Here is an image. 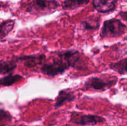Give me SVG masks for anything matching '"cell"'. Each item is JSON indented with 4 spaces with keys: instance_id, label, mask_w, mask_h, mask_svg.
I'll return each mask as SVG.
<instances>
[{
    "instance_id": "30bf717a",
    "label": "cell",
    "mask_w": 127,
    "mask_h": 126,
    "mask_svg": "<svg viewBox=\"0 0 127 126\" xmlns=\"http://www.w3.org/2000/svg\"><path fill=\"white\" fill-rule=\"evenodd\" d=\"M89 1L90 0H65L62 3V8L64 10H74L86 6Z\"/></svg>"
},
{
    "instance_id": "8fae6325",
    "label": "cell",
    "mask_w": 127,
    "mask_h": 126,
    "mask_svg": "<svg viewBox=\"0 0 127 126\" xmlns=\"http://www.w3.org/2000/svg\"><path fill=\"white\" fill-rule=\"evenodd\" d=\"M17 67V63L14 59L0 62V75L8 74L12 72Z\"/></svg>"
},
{
    "instance_id": "4fadbf2b",
    "label": "cell",
    "mask_w": 127,
    "mask_h": 126,
    "mask_svg": "<svg viewBox=\"0 0 127 126\" xmlns=\"http://www.w3.org/2000/svg\"><path fill=\"white\" fill-rule=\"evenodd\" d=\"M127 60L126 58L116 63H112L109 64V67L114 71L122 75H125L127 73Z\"/></svg>"
},
{
    "instance_id": "5bb4252c",
    "label": "cell",
    "mask_w": 127,
    "mask_h": 126,
    "mask_svg": "<svg viewBox=\"0 0 127 126\" xmlns=\"http://www.w3.org/2000/svg\"><path fill=\"white\" fill-rule=\"evenodd\" d=\"M81 25L85 30H95L100 26V21L97 19H88L83 21Z\"/></svg>"
},
{
    "instance_id": "277c9868",
    "label": "cell",
    "mask_w": 127,
    "mask_h": 126,
    "mask_svg": "<svg viewBox=\"0 0 127 126\" xmlns=\"http://www.w3.org/2000/svg\"><path fill=\"white\" fill-rule=\"evenodd\" d=\"M105 119L101 116L94 114H84L81 112H71L70 122L81 126H95L97 124L104 123Z\"/></svg>"
},
{
    "instance_id": "7c38bea8",
    "label": "cell",
    "mask_w": 127,
    "mask_h": 126,
    "mask_svg": "<svg viewBox=\"0 0 127 126\" xmlns=\"http://www.w3.org/2000/svg\"><path fill=\"white\" fill-rule=\"evenodd\" d=\"M15 22L12 20H8L0 23V40L7 37L13 30Z\"/></svg>"
},
{
    "instance_id": "9c48e42d",
    "label": "cell",
    "mask_w": 127,
    "mask_h": 126,
    "mask_svg": "<svg viewBox=\"0 0 127 126\" xmlns=\"http://www.w3.org/2000/svg\"><path fill=\"white\" fill-rule=\"evenodd\" d=\"M23 77L19 74H9L6 76L0 79V87L9 86L23 79Z\"/></svg>"
},
{
    "instance_id": "3957f363",
    "label": "cell",
    "mask_w": 127,
    "mask_h": 126,
    "mask_svg": "<svg viewBox=\"0 0 127 126\" xmlns=\"http://www.w3.org/2000/svg\"><path fill=\"white\" fill-rule=\"evenodd\" d=\"M58 6L55 0H32L26 4V11L32 14H47L53 12Z\"/></svg>"
},
{
    "instance_id": "ba28073f",
    "label": "cell",
    "mask_w": 127,
    "mask_h": 126,
    "mask_svg": "<svg viewBox=\"0 0 127 126\" xmlns=\"http://www.w3.org/2000/svg\"><path fill=\"white\" fill-rule=\"evenodd\" d=\"M76 98L75 95L73 92L66 91V90H61L59 91L58 96L56 98V102L55 107L56 108L62 107L66 103L71 102Z\"/></svg>"
},
{
    "instance_id": "9a60e30c",
    "label": "cell",
    "mask_w": 127,
    "mask_h": 126,
    "mask_svg": "<svg viewBox=\"0 0 127 126\" xmlns=\"http://www.w3.org/2000/svg\"><path fill=\"white\" fill-rule=\"evenodd\" d=\"M12 119V117L9 112L0 108V121L11 122Z\"/></svg>"
},
{
    "instance_id": "6da1fadb",
    "label": "cell",
    "mask_w": 127,
    "mask_h": 126,
    "mask_svg": "<svg viewBox=\"0 0 127 126\" xmlns=\"http://www.w3.org/2000/svg\"><path fill=\"white\" fill-rule=\"evenodd\" d=\"M69 67L85 70L86 64L83 62L80 53L74 49L63 51L57 53L51 63H45L40 70L42 74L51 77L62 74Z\"/></svg>"
},
{
    "instance_id": "8992f818",
    "label": "cell",
    "mask_w": 127,
    "mask_h": 126,
    "mask_svg": "<svg viewBox=\"0 0 127 126\" xmlns=\"http://www.w3.org/2000/svg\"><path fill=\"white\" fill-rule=\"evenodd\" d=\"M46 57L43 54H33V55H24L16 57L14 59L16 61L21 62L25 67L27 68H33L34 67L40 65L45 59Z\"/></svg>"
},
{
    "instance_id": "7a4b0ae2",
    "label": "cell",
    "mask_w": 127,
    "mask_h": 126,
    "mask_svg": "<svg viewBox=\"0 0 127 126\" xmlns=\"http://www.w3.org/2000/svg\"><path fill=\"white\" fill-rule=\"evenodd\" d=\"M127 26L120 20L112 19L104 21L100 36L102 38H118L126 32Z\"/></svg>"
},
{
    "instance_id": "52a82bcc",
    "label": "cell",
    "mask_w": 127,
    "mask_h": 126,
    "mask_svg": "<svg viewBox=\"0 0 127 126\" xmlns=\"http://www.w3.org/2000/svg\"><path fill=\"white\" fill-rule=\"evenodd\" d=\"M118 0H93L94 8L100 13H109L114 11L117 7Z\"/></svg>"
},
{
    "instance_id": "2e32d148",
    "label": "cell",
    "mask_w": 127,
    "mask_h": 126,
    "mask_svg": "<svg viewBox=\"0 0 127 126\" xmlns=\"http://www.w3.org/2000/svg\"><path fill=\"white\" fill-rule=\"evenodd\" d=\"M0 126H6L5 124H0Z\"/></svg>"
},
{
    "instance_id": "5b68a950",
    "label": "cell",
    "mask_w": 127,
    "mask_h": 126,
    "mask_svg": "<svg viewBox=\"0 0 127 126\" xmlns=\"http://www.w3.org/2000/svg\"><path fill=\"white\" fill-rule=\"evenodd\" d=\"M117 80H105L99 77H91L85 82L84 88L86 90H105L114 85Z\"/></svg>"
}]
</instances>
